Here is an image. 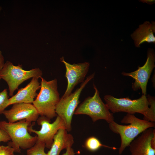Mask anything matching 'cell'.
Returning <instances> with one entry per match:
<instances>
[{
    "mask_svg": "<svg viewBox=\"0 0 155 155\" xmlns=\"http://www.w3.org/2000/svg\"><path fill=\"white\" fill-rule=\"evenodd\" d=\"M40 87L38 79L32 78L26 86L19 89L15 95L9 98V106L15 103H33L38 95L36 91Z\"/></svg>",
    "mask_w": 155,
    "mask_h": 155,
    "instance_id": "obj_13",
    "label": "cell"
},
{
    "mask_svg": "<svg viewBox=\"0 0 155 155\" xmlns=\"http://www.w3.org/2000/svg\"><path fill=\"white\" fill-rule=\"evenodd\" d=\"M4 63V57L1 51L0 50V70L3 67Z\"/></svg>",
    "mask_w": 155,
    "mask_h": 155,
    "instance_id": "obj_22",
    "label": "cell"
},
{
    "mask_svg": "<svg viewBox=\"0 0 155 155\" xmlns=\"http://www.w3.org/2000/svg\"><path fill=\"white\" fill-rule=\"evenodd\" d=\"M60 60L65 65V76L67 81L66 89L62 97L64 98L70 95L76 86L84 81L89 69L90 63L85 62L70 64L65 60L63 57L61 58Z\"/></svg>",
    "mask_w": 155,
    "mask_h": 155,
    "instance_id": "obj_10",
    "label": "cell"
},
{
    "mask_svg": "<svg viewBox=\"0 0 155 155\" xmlns=\"http://www.w3.org/2000/svg\"><path fill=\"white\" fill-rule=\"evenodd\" d=\"M40 90L33 102L39 115L50 120L57 117L56 106L60 99L57 80L47 81L41 77Z\"/></svg>",
    "mask_w": 155,
    "mask_h": 155,
    "instance_id": "obj_3",
    "label": "cell"
},
{
    "mask_svg": "<svg viewBox=\"0 0 155 155\" xmlns=\"http://www.w3.org/2000/svg\"><path fill=\"white\" fill-rule=\"evenodd\" d=\"M121 122L129 125H121L114 121L109 123L110 130L120 135L121 143L118 151L119 155L122 154L131 143L143 132L155 127V122L140 119L133 114L128 113L123 117Z\"/></svg>",
    "mask_w": 155,
    "mask_h": 155,
    "instance_id": "obj_2",
    "label": "cell"
},
{
    "mask_svg": "<svg viewBox=\"0 0 155 155\" xmlns=\"http://www.w3.org/2000/svg\"><path fill=\"white\" fill-rule=\"evenodd\" d=\"M42 74V71L39 68L25 70L23 69L22 65L15 66L7 61L0 70V80L2 79L6 82L9 95L11 97L14 91L23 82L31 78H41Z\"/></svg>",
    "mask_w": 155,
    "mask_h": 155,
    "instance_id": "obj_6",
    "label": "cell"
},
{
    "mask_svg": "<svg viewBox=\"0 0 155 155\" xmlns=\"http://www.w3.org/2000/svg\"><path fill=\"white\" fill-rule=\"evenodd\" d=\"M75 154L74 150L70 147L66 149L65 152L62 155H75Z\"/></svg>",
    "mask_w": 155,
    "mask_h": 155,
    "instance_id": "obj_21",
    "label": "cell"
},
{
    "mask_svg": "<svg viewBox=\"0 0 155 155\" xmlns=\"http://www.w3.org/2000/svg\"><path fill=\"white\" fill-rule=\"evenodd\" d=\"M14 151L10 146H0V155H15Z\"/></svg>",
    "mask_w": 155,
    "mask_h": 155,
    "instance_id": "obj_19",
    "label": "cell"
},
{
    "mask_svg": "<svg viewBox=\"0 0 155 155\" xmlns=\"http://www.w3.org/2000/svg\"><path fill=\"white\" fill-rule=\"evenodd\" d=\"M143 3H146L150 5L154 4L155 3V0H142L140 1Z\"/></svg>",
    "mask_w": 155,
    "mask_h": 155,
    "instance_id": "obj_24",
    "label": "cell"
},
{
    "mask_svg": "<svg viewBox=\"0 0 155 155\" xmlns=\"http://www.w3.org/2000/svg\"><path fill=\"white\" fill-rule=\"evenodd\" d=\"M93 85L95 90L94 95L86 98L77 107L74 114L87 115L94 122L104 120L109 123L114 121L113 113L110 112L100 98L99 92L96 85L94 84Z\"/></svg>",
    "mask_w": 155,
    "mask_h": 155,
    "instance_id": "obj_5",
    "label": "cell"
},
{
    "mask_svg": "<svg viewBox=\"0 0 155 155\" xmlns=\"http://www.w3.org/2000/svg\"><path fill=\"white\" fill-rule=\"evenodd\" d=\"M94 75L95 73H93L88 76L79 88L69 96L61 98L56 105V113L57 115L63 121L66 129L68 132L71 130L73 116L80 103L79 99L81 93L86 85L94 77Z\"/></svg>",
    "mask_w": 155,
    "mask_h": 155,
    "instance_id": "obj_7",
    "label": "cell"
},
{
    "mask_svg": "<svg viewBox=\"0 0 155 155\" xmlns=\"http://www.w3.org/2000/svg\"><path fill=\"white\" fill-rule=\"evenodd\" d=\"M84 146L87 150L92 152L96 151L102 147L114 150L117 149L115 147L102 144L98 139L94 136L89 137L86 139L84 144Z\"/></svg>",
    "mask_w": 155,
    "mask_h": 155,
    "instance_id": "obj_16",
    "label": "cell"
},
{
    "mask_svg": "<svg viewBox=\"0 0 155 155\" xmlns=\"http://www.w3.org/2000/svg\"><path fill=\"white\" fill-rule=\"evenodd\" d=\"M151 144L152 147L154 149H155V130L154 129L153 136L151 141Z\"/></svg>",
    "mask_w": 155,
    "mask_h": 155,
    "instance_id": "obj_23",
    "label": "cell"
},
{
    "mask_svg": "<svg viewBox=\"0 0 155 155\" xmlns=\"http://www.w3.org/2000/svg\"><path fill=\"white\" fill-rule=\"evenodd\" d=\"M46 147L44 143L37 141L32 147L27 149V155H47L44 151Z\"/></svg>",
    "mask_w": 155,
    "mask_h": 155,
    "instance_id": "obj_17",
    "label": "cell"
},
{
    "mask_svg": "<svg viewBox=\"0 0 155 155\" xmlns=\"http://www.w3.org/2000/svg\"><path fill=\"white\" fill-rule=\"evenodd\" d=\"M11 140L8 134L3 130L0 129V146L1 142H7Z\"/></svg>",
    "mask_w": 155,
    "mask_h": 155,
    "instance_id": "obj_20",
    "label": "cell"
},
{
    "mask_svg": "<svg viewBox=\"0 0 155 155\" xmlns=\"http://www.w3.org/2000/svg\"><path fill=\"white\" fill-rule=\"evenodd\" d=\"M31 123L23 120L11 123L5 121H0V129L4 130L10 137L8 145L13 148L14 152H21V149H28L36 142L37 135L32 136L29 133L28 128Z\"/></svg>",
    "mask_w": 155,
    "mask_h": 155,
    "instance_id": "obj_4",
    "label": "cell"
},
{
    "mask_svg": "<svg viewBox=\"0 0 155 155\" xmlns=\"http://www.w3.org/2000/svg\"><path fill=\"white\" fill-rule=\"evenodd\" d=\"M104 100L109 110L113 113L124 112L133 114L137 113L144 115L143 119L155 122V99L149 94H142L139 98L131 100L129 98H117L106 95Z\"/></svg>",
    "mask_w": 155,
    "mask_h": 155,
    "instance_id": "obj_1",
    "label": "cell"
},
{
    "mask_svg": "<svg viewBox=\"0 0 155 155\" xmlns=\"http://www.w3.org/2000/svg\"><path fill=\"white\" fill-rule=\"evenodd\" d=\"M37 121L38 124L41 126L40 129L36 130L30 126L28 128V131L36 134L37 141L44 143L46 147L50 149L53 142V137L59 130L61 129H66L64 123L57 116L52 123H50V120L43 116L38 117Z\"/></svg>",
    "mask_w": 155,
    "mask_h": 155,
    "instance_id": "obj_9",
    "label": "cell"
},
{
    "mask_svg": "<svg viewBox=\"0 0 155 155\" xmlns=\"http://www.w3.org/2000/svg\"><path fill=\"white\" fill-rule=\"evenodd\" d=\"M2 114L11 123L23 120L31 123L37 121L39 115L33 104L25 103L13 104L11 109L5 110Z\"/></svg>",
    "mask_w": 155,
    "mask_h": 155,
    "instance_id": "obj_11",
    "label": "cell"
},
{
    "mask_svg": "<svg viewBox=\"0 0 155 155\" xmlns=\"http://www.w3.org/2000/svg\"><path fill=\"white\" fill-rule=\"evenodd\" d=\"M154 129L146 130L131 143L129 146L130 155H155V149L151 144Z\"/></svg>",
    "mask_w": 155,
    "mask_h": 155,
    "instance_id": "obj_12",
    "label": "cell"
},
{
    "mask_svg": "<svg viewBox=\"0 0 155 155\" xmlns=\"http://www.w3.org/2000/svg\"><path fill=\"white\" fill-rule=\"evenodd\" d=\"M67 132L65 129L59 130L53 137V143L47 153V155H59L63 150L71 147L74 142V138Z\"/></svg>",
    "mask_w": 155,
    "mask_h": 155,
    "instance_id": "obj_15",
    "label": "cell"
},
{
    "mask_svg": "<svg viewBox=\"0 0 155 155\" xmlns=\"http://www.w3.org/2000/svg\"><path fill=\"white\" fill-rule=\"evenodd\" d=\"M9 98L6 89L0 92V115L2 114L5 108L9 106Z\"/></svg>",
    "mask_w": 155,
    "mask_h": 155,
    "instance_id": "obj_18",
    "label": "cell"
},
{
    "mask_svg": "<svg viewBox=\"0 0 155 155\" xmlns=\"http://www.w3.org/2000/svg\"><path fill=\"white\" fill-rule=\"evenodd\" d=\"M155 22L146 21L139 25L137 28L131 35L133 40L136 47H140V45L144 42L148 43L155 42Z\"/></svg>",
    "mask_w": 155,
    "mask_h": 155,
    "instance_id": "obj_14",
    "label": "cell"
},
{
    "mask_svg": "<svg viewBox=\"0 0 155 155\" xmlns=\"http://www.w3.org/2000/svg\"><path fill=\"white\" fill-rule=\"evenodd\" d=\"M155 61L154 50L149 49L147 51V60L144 65L141 67H138L137 70L132 72L122 73L123 75L131 77L135 80V82L132 83V86L134 91L141 89L142 94L146 95L147 84L151 73L155 67Z\"/></svg>",
    "mask_w": 155,
    "mask_h": 155,
    "instance_id": "obj_8",
    "label": "cell"
}]
</instances>
